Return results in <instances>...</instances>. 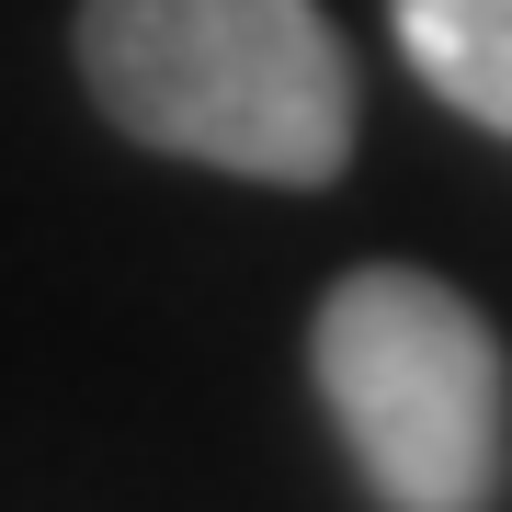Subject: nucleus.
<instances>
[{"instance_id": "nucleus-1", "label": "nucleus", "mask_w": 512, "mask_h": 512, "mask_svg": "<svg viewBox=\"0 0 512 512\" xmlns=\"http://www.w3.org/2000/svg\"><path fill=\"white\" fill-rule=\"evenodd\" d=\"M103 126L228 183L319 194L353 171V46L319 0H80Z\"/></svg>"}, {"instance_id": "nucleus-2", "label": "nucleus", "mask_w": 512, "mask_h": 512, "mask_svg": "<svg viewBox=\"0 0 512 512\" xmlns=\"http://www.w3.org/2000/svg\"><path fill=\"white\" fill-rule=\"evenodd\" d=\"M308 376L387 512H478L501 490L512 365L501 330L444 274H410V262L342 274L308 319Z\"/></svg>"}, {"instance_id": "nucleus-3", "label": "nucleus", "mask_w": 512, "mask_h": 512, "mask_svg": "<svg viewBox=\"0 0 512 512\" xmlns=\"http://www.w3.org/2000/svg\"><path fill=\"white\" fill-rule=\"evenodd\" d=\"M387 35L433 103L512 137V0H387Z\"/></svg>"}]
</instances>
